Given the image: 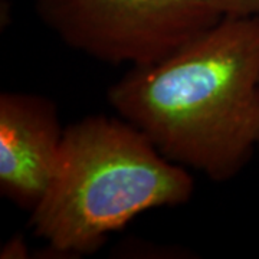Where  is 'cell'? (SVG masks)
Segmentation results:
<instances>
[{
  "instance_id": "obj_1",
  "label": "cell",
  "mask_w": 259,
  "mask_h": 259,
  "mask_svg": "<svg viewBox=\"0 0 259 259\" xmlns=\"http://www.w3.org/2000/svg\"><path fill=\"white\" fill-rule=\"evenodd\" d=\"M115 114L168 160L214 182L246 166L259 140V16H223L108 90Z\"/></svg>"
},
{
  "instance_id": "obj_2",
  "label": "cell",
  "mask_w": 259,
  "mask_h": 259,
  "mask_svg": "<svg viewBox=\"0 0 259 259\" xmlns=\"http://www.w3.org/2000/svg\"><path fill=\"white\" fill-rule=\"evenodd\" d=\"M193 192L190 170L139 128L121 117L90 115L65 127L54 176L29 225L51 253L78 258L141 213L182 206Z\"/></svg>"
},
{
  "instance_id": "obj_3",
  "label": "cell",
  "mask_w": 259,
  "mask_h": 259,
  "mask_svg": "<svg viewBox=\"0 0 259 259\" xmlns=\"http://www.w3.org/2000/svg\"><path fill=\"white\" fill-rule=\"evenodd\" d=\"M61 40L107 64L157 62L223 18L213 0H33Z\"/></svg>"
},
{
  "instance_id": "obj_4",
  "label": "cell",
  "mask_w": 259,
  "mask_h": 259,
  "mask_svg": "<svg viewBox=\"0 0 259 259\" xmlns=\"http://www.w3.org/2000/svg\"><path fill=\"white\" fill-rule=\"evenodd\" d=\"M64 127L54 102L30 93L0 95V193L32 212L56 168Z\"/></svg>"
},
{
  "instance_id": "obj_5",
  "label": "cell",
  "mask_w": 259,
  "mask_h": 259,
  "mask_svg": "<svg viewBox=\"0 0 259 259\" xmlns=\"http://www.w3.org/2000/svg\"><path fill=\"white\" fill-rule=\"evenodd\" d=\"M223 16H259V0H213Z\"/></svg>"
},
{
  "instance_id": "obj_6",
  "label": "cell",
  "mask_w": 259,
  "mask_h": 259,
  "mask_svg": "<svg viewBox=\"0 0 259 259\" xmlns=\"http://www.w3.org/2000/svg\"><path fill=\"white\" fill-rule=\"evenodd\" d=\"M2 259H25L29 258V248L23 235L16 233L6 242L0 249Z\"/></svg>"
},
{
  "instance_id": "obj_7",
  "label": "cell",
  "mask_w": 259,
  "mask_h": 259,
  "mask_svg": "<svg viewBox=\"0 0 259 259\" xmlns=\"http://www.w3.org/2000/svg\"><path fill=\"white\" fill-rule=\"evenodd\" d=\"M258 151H259V140H258Z\"/></svg>"
}]
</instances>
